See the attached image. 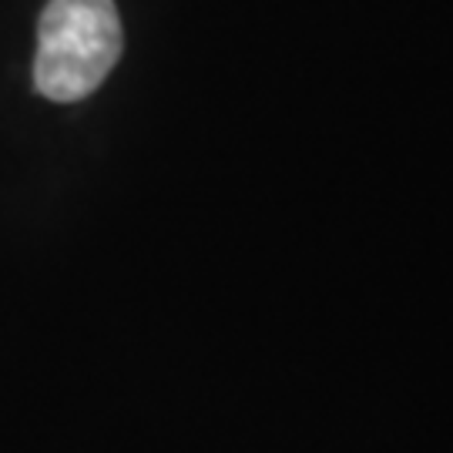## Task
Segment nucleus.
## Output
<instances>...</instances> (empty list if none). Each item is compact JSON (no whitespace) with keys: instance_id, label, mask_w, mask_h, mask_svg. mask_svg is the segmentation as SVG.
Returning a JSON list of instances; mask_svg holds the SVG:
<instances>
[{"instance_id":"f257e3e1","label":"nucleus","mask_w":453,"mask_h":453,"mask_svg":"<svg viewBox=\"0 0 453 453\" xmlns=\"http://www.w3.org/2000/svg\"><path fill=\"white\" fill-rule=\"evenodd\" d=\"M114 0H48L37 27L34 88L50 101H81L121 58Z\"/></svg>"}]
</instances>
